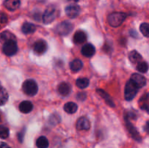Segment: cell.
<instances>
[{"label": "cell", "instance_id": "cell-23", "mask_svg": "<svg viewBox=\"0 0 149 148\" xmlns=\"http://www.w3.org/2000/svg\"><path fill=\"white\" fill-rule=\"evenodd\" d=\"M36 145L38 148H47L49 146V141L45 136H42L38 138Z\"/></svg>", "mask_w": 149, "mask_h": 148}, {"label": "cell", "instance_id": "cell-15", "mask_svg": "<svg viewBox=\"0 0 149 148\" xmlns=\"http://www.w3.org/2000/svg\"><path fill=\"white\" fill-rule=\"evenodd\" d=\"M87 40V35L83 30H77L74 35V42L77 44H81Z\"/></svg>", "mask_w": 149, "mask_h": 148}, {"label": "cell", "instance_id": "cell-27", "mask_svg": "<svg viewBox=\"0 0 149 148\" xmlns=\"http://www.w3.org/2000/svg\"><path fill=\"white\" fill-rule=\"evenodd\" d=\"M140 30L146 37H149V23H143L140 26Z\"/></svg>", "mask_w": 149, "mask_h": 148}, {"label": "cell", "instance_id": "cell-17", "mask_svg": "<svg viewBox=\"0 0 149 148\" xmlns=\"http://www.w3.org/2000/svg\"><path fill=\"white\" fill-rule=\"evenodd\" d=\"M97 92L100 97H102V98L105 100V102H106L109 106L113 107H115V104L114 103H113V101L112 100V99L111 98L110 95H109L106 91H105L104 90H102V89H97Z\"/></svg>", "mask_w": 149, "mask_h": 148}, {"label": "cell", "instance_id": "cell-8", "mask_svg": "<svg viewBox=\"0 0 149 148\" xmlns=\"http://www.w3.org/2000/svg\"><path fill=\"white\" fill-rule=\"evenodd\" d=\"M47 49V45L45 41L39 39L33 44V51L38 55H43Z\"/></svg>", "mask_w": 149, "mask_h": 148}, {"label": "cell", "instance_id": "cell-14", "mask_svg": "<svg viewBox=\"0 0 149 148\" xmlns=\"http://www.w3.org/2000/svg\"><path fill=\"white\" fill-rule=\"evenodd\" d=\"M20 5V0H4V6L10 11H15L17 10Z\"/></svg>", "mask_w": 149, "mask_h": 148}, {"label": "cell", "instance_id": "cell-16", "mask_svg": "<svg viewBox=\"0 0 149 148\" xmlns=\"http://www.w3.org/2000/svg\"><path fill=\"white\" fill-rule=\"evenodd\" d=\"M33 104L30 101H23L19 104V110L23 113H29L33 110Z\"/></svg>", "mask_w": 149, "mask_h": 148}, {"label": "cell", "instance_id": "cell-34", "mask_svg": "<svg viewBox=\"0 0 149 148\" xmlns=\"http://www.w3.org/2000/svg\"><path fill=\"white\" fill-rule=\"evenodd\" d=\"M130 35L132 36H133V37H135V38H137L138 37V33H137L136 31H135V30H131L130 31Z\"/></svg>", "mask_w": 149, "mask_h": 148}, {"label": "cell", "instance_id": "cell-19", "mask_svg": "<svg viewBox=\"0 0 149 148\" xmlns=\"http://www.w3.org/2000/svg\"><path fill=\"white\" fill-rule=\"evenodd\" d=\"M63 109L68 114H74L77 111L78 106L76 103L73 102H67L64 104Z\"/></svg>", "mask_w": 149, "mask_h": 148}, {"label": "cell", "instance_id": "cell-32", "mask_svg": "<svg viewBox=\"0 0 149 148\" xmlns=\"http://www.w3.org/2000/svg\"><path fill=\"white\" fill-rule=\"evenodd\" d=\"M0 148H11L4 142H0Z\"/></svg>", "mask_w": 149, "mask_h": 148}, {"label": "cell", "instance_id": "cell-2", "mask_svg": "<svg viewBox=\"0 0 149 148\" xmlns=\"http://www.w3.org/2000/svg\"><path fill=\"white\" fill-rule=\"evenodd\" d=\"M22 89L25 94L31 97L36 95L39 89L37 84L33 79H28L25 81L22 85Z\"/></svg>", "mask_w": 149, "mask_h": 148}, {"label": "cell", "instance_id": "cell-26", "mask_svg": "<svg viewBox=\"0 0 149 148\" xmlns=\"http://www.w3.org/2000/svg\"><path fill=\"white\" fill-rule=\"evenodd\" d=\"M10 135V131L7 127L4 126H0V138L2 139H7Z\"/></svg>", "mask_w": 149, "mask_h": 148}, {"label": "cell", "instance_id": "cell-30", "mask_svg": "<svg viewBox=\"0 0 149 148\" xmlns=\"http://www.w3.org/2000/svg\"><path fill=\"white\" fill-rule=\"evenodd\" d=\"M77 100H79V101H84V100H85L86 98H87V94L84 92H79L77 94Z\"/></svg>", "mask_w": 149, "mask_h": 148}, {"label": "cell", "instance_id": "cell-22", "mask_svg": "<svg viewBox=\"0 0 149 148\" xmlns=\"http://www.w3.org/2000/svg\"><path fill=\"white\" fill-rule=\"evenodd\" d=\"M83 63L80 59H74L72 62L70 63V68L73 72H78L82 68Z\"/></svg>", "mask_w": 149, "mask_h": 148}, {"label": "cell", "instance_id": "cell-18", "mask_svg": "<svg viewBox=\"0 0 149 148\" xmlns=\"http://www.w3.org/2000/svg\"><path fill=\"white\" fill-rule=\"evenodd\" d=\"M21 30L24 34H31L36 31V26L30 23H25L22 26Z\"/></svg>", "mask_w": 149, "mask_h": 148}, {"label": "cell", "instance_id": "cell-21", "mask_svg": "<svg viewBox=\"0 0 149 148\" xmlns=\"http://www.w3.org/2000/svg\"><path fill=\"white\" fill-rule=\"evenodd\" d=\"M10 40H15V36L10 31H4L0 33V42L5 43Z\"/></svg>", "mask_w": 149, "mask_h": 148}, {"label": "cell", "instance_id": "cell-3", "mask_svg": "<svg viewBox=\"0 0 149 148\" xmlns=\"http://www.w3.org/2000/svg\"><path fill=\"white\" fill-rule=\"evenodd\" d=\"M58 11L56 7L53 5H50L46 9L45 11L43 16H42V20L45 24H49L52 22L56 19L58 17Z\"/></svg>", "mask_w": 149, "mask_h": 148}, {"label": "cell", "instance_id": "cell-4", "mask_svg": "<svg viewBox=\"0 0 149 148\" xmlns=\"http://www.w3.org/2000/svg\"><path fill=\"white\" fill-rule=\"evenodd\" d=\"M138 87L131 80L127 82L125 89V97L126 100L131 101L135 98L138 91Z\"/></svg>", "mask_w": 149, "mask_h": 148}, {"label": "cell", "instance_id": "cell-35", "mask_svg": "<svg viewBox=\"0 0 149 148\" xmlns=\"http://www.w3.org/2000/svg\"><path fill=\"white\" fill-rule=\"evenodd\" d=\"M68 1H78V0H68Z\"/></svg>", "mask_w": 149, "mask_h": 148}, {"label": "cell", "instance_id": "cell-33", "mask_svg": "<svg viewBox=\"0 0 149 148\" xmlns=\"http://www.w3.org/2000/svg\"><path fill=\"white\" fill-rule=\"evenodd\" d=\"M144 129H145V131L147 133H149V120H148L146 122V123L145 126H144Z\"/></svg>", "mask_w": 149, "mask_h": 148}, {"label": "cell", "instance_id": "cell-7", "mask_svg": "<svg viewBox=\"0 0 149 148\" xmlns=\"http://www.w3.org/2000/svg\"><path fill=\"white\" fill-rule=\"evenodd\" d=\"M65 14L70 18H75V17H78L79 15L80 12H81V9H80L79 6L77 5V4H71L65 7Z\"/></svg>", "mask_w": 149, "mask_h": 148}, {"label": "cell", "instance_id": "cell-24", "mask_svg": "<svg viewBox=\"0 0 149 148\" xmlns=\"http://www.w3.org/2000/svg\"><path fill=\"white\" fill-rule=\"evenodd\" d=\"M76 84L79 88L83 89H85L88 86L89 84H90V81L87 78H79L76 81Z\"/></svg>", "mask_w": 149, "mask_h": 148}, {"label": "cell", "instance_id": "cell-5", "mask_svg": "<svg viewBox=\"0 0 149 148\" xmlns=\"http://www.w3.org/2000/svg\"><path fill=\"white\" fill-rule=\"evenodd\" d=\"M74 29V26L71 23L68 21H63L58 24L55 27V30L56 33L61 36H67L68 33H71Z\"/></svg>", "mask_w": 149, "mask_h": 148}, {"label": "cell", "instance_id": "cell-6", "mask_svg": "<svg viewBox=\"0 0 149 148\" xmlns=\"http://www.w3.org/2000/svg\"><path fill=\"white\" fill-rule=\"evenodd\" d=\"M17 45L15 40H10L4 43L2 47V51L4 55L7 56L11 57L15 55L17 52Z\"/></svg>", "mask_w": 149, "mask_h": 148}, {"label": "cell", "instance_id": "cell-12", "mask_svg": "<svg viewBox=\"0 0 149 148\" xmlns=\"http://www.w3.org/2000/svg\"><path fill=\"white\" fill-rule=\"evenodd\" d=\"M81 52L84 57H93L95 53V48L91 44H87L82 46Z\"/></svg>", "mask_w": 149, "mask_h": 148}, {"label": "cell", "instance_id": "cell-9", "mask_svg": "<svg viewBox=\"0 0 149 148\" xmlns=\"http://www.w3.org/2000/svg\"><path fill=\"white\" fill-rule=\"evenodd\" d=\"M131 81L138 87V88H141L146 86V78L142 75L141 74L139 73H134L132 74L130 78Z\"/></svg>", "mask_w": 149, "mask_h": 148}, {"label": "cell", "instance_id": "cell-28", "mask_svg": "<svg viewBox=\"0 0 149 148\" xmlns=\"http://www.w3.org/2000/svg\"><path fill=\"white\" fill-rule=\"evenodd\" d=\"M137 70L142 73H145L148 70V65L146 62H141L137 64Z\"/></svg>", "mask_w": 149, "mask_h": 148}, {"label": "cell", "instance_id": "cell-29", "mask_svg": "<svg viewBox=\"0 0 149 148\" xmlns=\"http://www.w3.org/2000/svg\"><path fill=\"white\" fill-rule=\"evenodd\" d=\"M7 20L8 19H7V15L4 14V13L0 12V29L7 24Z\"/></svg>", "mask_w": 149, "mask_h": 148}, {"label": "cell", "instance_id": "cell-10", "mask_svg": "<svg viewBox=\"0 0 149 148\" xmlns=\"http://www.w3.org/2000/svg\"><path fill=\"white\" fill-rule=\"evenodd\" d=\"M126 120V126L127 130L129 131L130 133L131 134L132 137L135 140L138 141V142H141V136L140 135V133H138V131H137V129H135V126L132 124V123L130 122V120L128 119H125Z\"/></svg>", "mask_w": 149, "mask_h": 148}, {"label": "cell", "instance_id": "cell-31", "mask_svg": "<svg viewBox=\"0 0 149 148\" xmlns=\"http://www.w3.org/2000/svg\"><path fill=\"white\" fill-rule=\"evenodd\" d=\"M24 134H25V129H23L21 131L19 132V133H17V138H18V140L20 143H22V142H23Z\"/></svg>", "mask_w": 149, "mask_h": 148}, {"label": "cell", "instance_id": "cell-1", "mask_svg": "<svg viewBox=\"0 0 149 148\" xmlns=\"http://www.w3.org/2000/svg\"><path fill=\"white\" fill-rule=\"evenodd\" d=\"M127 15L124 12H113L108 17V22L112 27H118L121 26L127 18Z\"/></svg>", "mask_w": 149, "mask_h": 148}, {"label": "cell", "instance_id": "cell-20", "mask_svg": "<svg viewBox=\"0 0 149 148\" xmlns=\"http://www.w3.org/2000/svg\"><path fill=\"white\" fill-rule=\"evenodd\" d=\"M129 59L132 63L138 64L142 59V56L137 51L132 50L129 54Z\"/></svg>", "mask_w": 149, "mask_h": 148}, {"label": "cell", "instance_id": "cell-11", "mask_svg": "<svg viewBox=\"0 0 149 148\" xmlns=\"http://www.w3.org/2000/svg\"><path fill=\"white\" fill-rule=\"evenodd\" d=\"M76 127L79 131H87L90 128V122L86 117H81L78 119Z\"/></svg>", "mask_w": 149, "mask_h": 148}, {"label": "cell", "instance_id": "cell-13", "mask_svg": "<svg viewBox=\"0 0 149 148\" xmlns=\"http://www.w3.org/2000/svg\"><path fill=\"white\" fill-rule=\"evenodd\" d=\"M71 85H70L69 84H68V83L62 82L58 85V91L61 96H63V97L68 96V94L71 93Z\"/></svg>", "mask_w": 149, "mask_h": 148}, {"label": "cell", "instance_id": "cell-36", "mask_svg": "<svg viewBox=\"0 0 149 148\" xmlns=\"http://www.w3.org/2000/svg\"><path fill=\"white\" fill-rule=\"evenodd\" d=\"M0 120H1V116H0Z\"/></svg>", "mask_w": 149, "mask_h": 148}, {"label": "cell", "instance_id": "cell-25", "mask_svg": "<svg viewBox=\"0 0 149 148\" xmlns=\"http://www.w3.org/2000/svg\"><path fill=\"white\" fill-rule=\"evenodd\" d=\"M8 94L3 87L0 86V105L5 104L8 100Z\"/></svg>", "mask_w": 149, "mask_h": 148}]
</instances>
